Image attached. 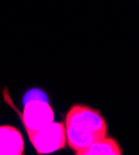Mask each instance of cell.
Listing matches in <instances>:
<instances>
[{"mask_svg": "<svg viewBox=\"0 0 139 155\" xmlns=\"http://www.w3.org/2000/svg\"><path fill=\"white\" fill-rule=\"evenodd\" d=\"M67 145L77 155L93 141L108 135V125L99 110L83 104H73L65 117Z\"/></svg>", "mask_w": 139, "mask_h": 155, "instance_id": "6da1fadb", "label": "cell"}, {"mask_svg": "<svg viewBox=\"0 0 139 155\" xmlns=\"http://www.w3.org/2000/svg\"><path fill=\"white\" fill-rule=\"evenodd\" d=\"M29 139L39 155L52 154L64 149L67 145L65 124L61 122H52L46 128L34 133H28Z\"/></svg>", "mask_w": 139, "mask_h": 155, "instance_id": "7a4b0ae2", "label": "cell"}, {"mask_svg": "<svg viewBox=\"0 0 139 155\" xmlns=\"http://www.w3.org/2000/svg\"><path fill=\"white\" fill-rule=\"evenodd\" d=\"M55 120V113L50 103L41 98L26 99L21 113V122L26 133H34L46 128Z\"/></svg>", "mask_w": 139, "mask_h": 155, "instance_id": "3957f363", "label": "cell"}, {"mask_svg": "<svg viewBox=\"0 0 139 155\" xmlns=\"http://www.w3.org/2000/svg\"><path fill=\"white\" fill-rule=\"evenodd\" d=\"M24 138L12 125H0V155H22Z\"/></svg>", "mask_w": 139, "mask_h": 155, "instance_id": "277c9868", "label": "cell"}, {"mask_svg": "<svg viewBox=\"0 0 139 155\" xmlns=\"http://www.w3.org/2000/svg\"><path fill=\"white\" fill-rule=\"evenodd\" d=\"M122 148L119 147L118 141L111 137L99 138L96 141L81 150L77 155H122Z\"/></svg>", "mask_w": 139, "mask_h": 155, "instance_id": "5b68a950", "label": "cell"}]
</instances>
